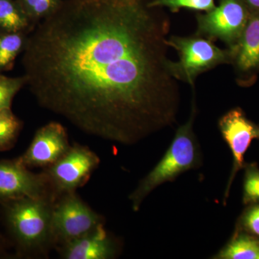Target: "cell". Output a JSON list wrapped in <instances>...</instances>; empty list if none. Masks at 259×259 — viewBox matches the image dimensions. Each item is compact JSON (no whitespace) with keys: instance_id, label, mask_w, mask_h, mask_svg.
I'll return each mask as SVG.
<instances>
[{"instance_id":"cell-17","label":"cell","mask_w":259,"mask_h":259,"mask_svg":"<svg viewBox=\"0 0 259 259\" xmlns=\"http://www.w3.org/2000/svg\"><path fill=\"white\" fill-rule=\"evenodd\" d=\"M17 2L34 26L51 14L61 3L60 0H18Z\"/></svg>"},{"instance_id":"cell-2","label":"cell","mask_w":259,"mask_h":259,"mask_svg":"<svg viewBox=\"0 0 259 259\" xmlns=\"http://www.w3.org/2000/svg\"><path fill=\"white\" fill-rule=\"evenodd\" d=\"M197 111L194 93L189 120L179 127L163 157L130 195L134 211L139 210L146 197L158 186L172 182L184 172L198 168L202 164L200 147L193 131Z\"/></svg>"},{"instance_id":"cell-7","label":"cell","mask_w":259,"mask_h":259,"mask_svg":"<svg viewBox=\"0 0 259 259\" xmlns=\"http://www.w3.org/2000/svg\"><path fill=\"white\" fill-rule=\"evenodd\" d=\"M100 163V158L90 148L74 144L64 156L42 171L57 199L86 185Z\"/></svg>"},{"instance_id":"cell-20","label":"cell","mask_w":259,"mask_h":259,"mask_svg":"<svg viewBox=\"0 0 259 259\" xmlns=\"http://www.w3.org/2000/svg\"><path fill=\"white\" fill-rule=\"evenodd\" d=\"M26 82L25 76L10 78L0 74V111L11 107L13 98Z\"/></svg>"},{"instance_id":"cell-21","label":"cell","mask_w":259,"mask_h":259,"mask_svg":"<svg viewBox=\"0 0 259 259\" xmlns=\"http://www.w3.org/2000/svg\"><path fill=\"white\" fill-rule=\"evenodd\" d=\"M236 228L259 237V204L247 205L238 219Z\"/></svg>"},{"instance_id":"cell-5","label":"cell","mask_w":259,"mask_h":259,"mask_svg":"<svg viewBox=\"0 0 259 259\" xmlns=\"http://www.w3.org/2000/svg\"><path fill=\"white\" fill-rule=\"evenodd\" d=\"M103 224V218L80 198L76 192L56 199L51 214L53 245L58 247L79 238Z\"/></svg>"},{"instance_id":"cell-18","label":"cell","mask_w":259,"mask_h":259,"mask_svg":"<svg viewBox=\"0 0 259 259\" xmlns=\"http://www.w3.org/2000/svg\"><path fill=\"white\" fill-rule=\"evenodd\" d=\"M148 5L151 7L168 8L173 13H178L181 9L207 13L216 6L214 0H150Z\"/></svg>"},{"instance_id":"cell-12","label":"cell","mask_w":259,"mask_h":259,"mask_svg":"<svg viewBox=\"0 0 259 259\" xmlns=\"http://www.w3.org/2000/svg\"><path fill=\"white\" fill-rule=\"evenodd\" d=\"M59 249L65 259H110L115 255L116 245L101 224Z\"/></svg>"},{"instance_id":"cell-1","label":"cell","mask_w":259,"mask_h":259,"mask_svg":"<svg viewBox=\"0 0 259 259\" xmlns=\"http://www.w3.org/2000/svg\"><path fill=\"white\" fill-rule=\"evenodd\" d=\"M150 0H69L32 28L23 51L39 105L86 134L132 145L177 122L169 16Z\"/></svg>"},{"instance_id":"cell-23","label":"cell","mask_w":259,"mask_h":259,"mask_svg":"<svg viewBox=\"0 0 259 259\" xmlns=\"http://www.w3.org/2000/svg\"><path fill=\"white\" fill-rule=\"evenodd\" d=\"M2 241H3V239H2L1 236H0V245H1Z\"/></svg>"},{"instance_id":"cell-22","label":"cell","mask_w":259,"mask_h":259,"mask_svg":"<svg viewBox=\"0 0 259 259\" xmlns=\"http://www.w3.org/2000/svg\"><path fill=\"white\" fill-rule=\"evenodd\" d=\"M250 13H256L259 12V0H245Z\"/></svg>"},{"instance_id":"cell-11","label":"cell","mask_w":259,"mask_h":259,"mask_svg":"<svg viewBox=\"0 0 259 259\" xmlns=\"http://www.w3.org/2000/svg\"><path fill=\"white\" fill-rule=\"evenodd\" d=\"M231 49L236 83L243 88L251 87L259 75V12L251 13L239 41Z\"/></svg>"},{"instance_id":"cell-15","label":"cell","mask_w":259,"mask_h":259,"mask_svg":"<svg viewBox=\"0 0 259 259\" xmlns=\"http://www.w3.org/2000/svg\"><path fill=\"white\" fill-rule=\"evenodd\" d=\"M26 32H0V72L13 68L17 56L24 51Z\"/></svg>"},{"instance_id":"cell-3","label":"cell","mask_w":259,"mask_h":259,"mask_svg":"<svg viewBox=\"0 0 259 259\" xmlns=\"http://www.w3.org/2000/svg\"><path fill=\"white\" fill-rule=\"evenodd\" d=\"M56 200L23 198L3 204L5 221L20 254L46 253L53 246L51 222Z\"/></svg>"},{"instance_id":"cell-16","label":"cell","mask_w":259,"mask_h":259,"mask_svg":"<svg viewBox=\"0 0 259 259\" xmlns=\"http://www.w3.org/2000/svg\"><path fill=\"white\" fill-rule=\"evenodd\" d=\"M23 122L11 107L0 111V151H9L16 143Z\"/></svg>"},{"instance_id":"cell-19","label":"cell","mask_w":259,"mask_h":259,"mask_svg":"<svg viewBox=\"0 0 259 259\" xmlns=\"http://www.w3.org/2000/svg\"><path fill=\"white\" fill-rule=\"evenodd\" d=\"M243 169V203L259 204V167L256 163H245Z\"/></svg>"},{"instance_id":"cell-6","label":"cell","mask_w":259,"mask_h":259,"mask_svg":"<svg viewBox=\"0 0 259 259\" xmlns=\"http://www.w3.org/2000/svg\"><path fill=\"white\" fill-rule=\"evenodd\" d=\"M250 14L245 0H220L214 9L196 15L195 34L213 42L221 40L227 48L233 49L239 41Z\"/></svg>"},{"instance_id":"cell-4","label":"cell","mask_w":259,"mask_h":259,"mask_svg":"<svg viewBox=\"0 0 259 259\" xmlns=\"http://www.w3.org/2000/svg\"><path fill=\"white\" fill-rule=\"evenodd\" d=\"M167 44L179 55V61L170 63L171 74L177 81L188 83L192 89L199 74L218 65L231 64V49H220L212 40L196 34L188 37L171 35Z\"/></svg>"},{"instance_id":"cell-13","label":"cell","mask_w":259,"mask_h":259,"mask_svg":"<svg viewBox=\"0 0 259 259\" xmlns=\"http://www.w3.org/2000/svg\"><path fill=\"white\" fill-rule=\"evenodd\" d=\"M213 258L259 259V237L236 228L231 240Z\"/></svg>"},{"instance_id":"cell-8","label":"cell","mask_w":259,"mask_h":259,"mask_svg":"<svg viewBox=\"0 0 259 259\" xmlns=\"http://www.w3.org/2000/svg\"><path fill=\"white\" fill-rule=\"evenodd\" d=\"M49 197L56 200L44 171L35 174L13 160H0V204L23 198Z\"/></svg>"},{"instance_id":"cell-9","label":"cell","mask_w":259,"mask_h":259,"mask_svg":"<svg viewBox=\"0 0 259 259\" xmlns=\"http://www.w3.org/2000/svg\"><path fill=\"white\" fill-rule=\"evenodd\" d=\"M218 127L233 155V167L223 198L226 204L235 177L244 168L245 153L253 140L259 139V125L249 120L241 107H235L220 118Z\"/></svg>"},{"instance_id":"cell-10","label":"cell","mask_w":259,"mask_h":259,"mask_svg":"<svg viewBox=\"0 0 259 259\" xmlns=\"http://www.w3.org/2000/svg\"><path fill=\"white\" fill-rule=\"evenodd\" d=\"M70 148L64 126L59 122H50L37 130L28 149L17 158L28 168H46L60 159Z\"/></svg>"},{"instance_id":"cell-14","label":"cell","mask_w":259,"mask_h":259,"mask_svg":"<svg viewBox=\"0 0 259 259\" xmlns=\"http://www.w3.org/2000/svg\"><path fill=\"white\" fill-rule=\"evenodd\" d=\"M34 25L18 2L0 0V32H28Z\"/></svg>"}]
</instances>
